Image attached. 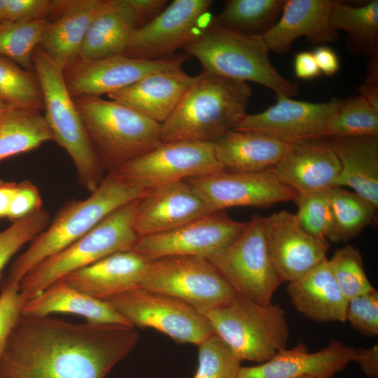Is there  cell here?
<instances>
[{
    "mask_svg": "<svg viewBox=\"0 0 378 378\" xmlns=\"http://www.w3.org/2000/svg\"><path fill=\"white\" fill-rule=\"evenodd\" d=\"M24 304L19 283L7 280L0 294V359Z\"/></svg>",
    "mask_w": 378,
    "mask_h": 378,
    "instance_id": "43",
    "label": "cell"
},
{
    "mask_svg": "<svg viewBox=\"0 0 378 378\" xmlns=\"http://www.w3.org/2000/svg\"><path fill=\"white\" fill-rule=\"evenodd\" d=\"M52 313L78 315L92 323L132 326L106 301L94 298L73 288L62 278L24 302L21 312L32 316H46Z\"/></svg>",
    "mask_w": 378,
    "mask_h": 378,
    "instance_id": "27",
    "label": "cell"
},
{
    "mask_svg": "<svg viewBox=\"0 0 378 378\" xmlns=\"http://www.w3.org/2000/svg\"><path fill=\"white\" fill-rule=\"evenodd\" d=\"M141 288L177 298L202 315L237 295L206 258L197 256L148 260Z\"/></svg>",
    "mask_w": 378,
    "mask_h": 378,
    "instance_id": "9",
    "label": "cell"
},
{
    "mask_svg": "<svg viewBox=\"0 0 378 378\" xmlns=\"http://www.w3.org/2000/svg\"><path fill=\"white\" fill-rule=\"evenodd\" d=\"M330 197L332 221L327 240L347 242L376 223L378 208L354 191L332 188Z\"/></svg>",
    "mask_w": 378,
    "mask_h": 378,
    "instance_id": "33",
    "label": "cell"
},
{
    "mask_svg": "<svg viewBox=\"0 0 378 378\" xmlns=\"http://www.w3.org/2000/svg\"><path fill=\"white\" fill-rule=\"evenodd\" d=\"M330 190L298 194L294 199L300 224L310 234L328 241L332 221Z\"/></svg>",
    "mask_w": 378,
    "mask_h": 378,
    "instance_id": "40",
    "label": "cell"
},
{
    "mask_svg": "<svg viewBox=\"0 0 378 378\" xmlns=\"http://www.w3.org/2000/svg\"><path fill=\"white\" fill-rule=\"evenodd\" d=\"M323 136L329 139L378 137V111L359 95L343 99L326 122Z\"/></svg>",
    "mask_w": 378,
    "mask_h": 378,
    "instance_id": "36",
    "label": "cell"
},
{
    "mask_svg": "<svg viewBox=\"0 0 378 378\" xmlns=\"http://www.w3.org/2000/svg\"><path fill=\"white\" fill-rule=\"evenodd\" d=\"M148 260L127 250L108 255L62 279L73 288L101 300L141 288Z\"/></svg>",
    "mask_w": 378,
    "mask_h": 378,
    "instance_id": "23",
    "label": "cell"
},
{
    "mask_svg": "<svg viewBox=\"0 0 378 378\" xmlns=\"http://www.w3.org/2000/svg\"><path fill=\"white\" fill-rule=\"evenodd\" d=\"M141 199L115 209L80 239L29 270L19 283L24 302L68 274L113 253L130 250L138 239L134 220Z\"/></svg>",
    "mask_w": 378,
    "mask_h": 378,
    "instance_id": "7",
    "label": "cell"
},
{
    "mask_svg": "<svg viewBox=\"0 0 378 378\" xmlns=\"http://www.w3.org/2000/svg\"><path fill=\"white\" fill-rule=\"evenodd\" d=\"M198 346V365L193 378H237L241 362L215 333Z\"/></svg>",
    "mask_w": 378,
    "mask_h": 378,
    "instance_id": "39",
    "label": "cell"
},
{
    "mask_svg": "<svg viewBox=\"0 0 378 378\" xmlns=\"http://www.w3.org/2000/svg\"><path fill=\"white\" fill-rule=\"evenodd\" d=\"M43 200L38 188L29 181L17 183L7 219L11 223L43 209Z\"/></svg>",
    "mask_w": 378,
    "mask_h": 378,
    "instance_id": "45",
    "label": "cell"
},
{
    "mask_svg": "<svg viewBox=\"0 0 378 378\" xmlns=\"http://www.w3.org/2000/svg\"><path fill=\"white\" fill-rule=\"evenodd\" d=\"M207 260L237 293L262 304L272 302L283 283L270 256L259 214L228 246Z\"/></svg>",
    "mask_w": 378,
    "mask_h": 378,
    "instance_id": "10",
    "label": "cell"
},
{
    "mask_svg": "<svg viewBox=\"0 0 378 378\" xmlns=\"http://www.w3.org/2000/svg\"><path fill=\"white\" fill-rule=\"evenodd\" d=\"M240 360L265 363L286 349L290 336L285 312L237 293L229 302L203 314Z\"/></svg>",
    "mask_w": 378,
    "mask_h": 378,
    "instance_id": "8",
    "label": "cell"
},
{
    "mask_svg": "<svg viewBox=\"0 0 378 378\" xmlns=\"http://www.w3.org/2000/svg\"><path fill=\"white\" fill-rule=\"evenodd\" d=\"M252 91L246 82L202 73L161 124L162 142H213L233 130L246 113Z\"/></svg>",
    "mask_w": 378,
    "mask_h": 378,
    "instance_id": "2",
    "label": "cell"
},
{
    "mask_svg": "<svg viewBox=\"0 0 378 378\" xmlns=\"http://www.w3.org/2000/svg\"><path fill=\"white\" fill-rule=\"evenodd\" d=\"M321 71L327 76H333L340 70V60L337 53L325 45L317 46L312 52Z\"/></svg>",
    "mask_w": 378,
    "mask_h": 378,
    "instance_id": "48",
    "label": "cell"
},
{
    "mask_svg": "<svg viewBox=\"0 0 378 378\" xmlns=\"http://www.w3.org/2000/svg\"><path fill=\"white\" fill-rule=\"evenodd\" d=\"M356 349L332 340L325 348L309 352L302 343L279 351L269 360L241 367L237 378H299L316 376L332 378L354 360Z\"/></svg>",
    "mask_w": 378,
    "mask_h": 378,
    "instance_id": "21",
    "label": "cell"
},
{
    "mask_svg": "<svg viewBox=\"0 0 378 378\" xmlns=\"http://www.w3.org/2000/svg\"><path fill=\"white\" fill-rule=\"evenodd\" d=\"M224 170L216 157L214 143L177 141L162 142L113 171L134 186L153 190Z\"/></svg>",
    "mask_w": 378,
    "mask_h": 378,
    "instance_id": "11",
    "label": "cell"
},
{
    "mask_svg": "<svg viewBox=\"0 0 378 378\" xmlns=\"http://www.w3.org/2000/svg\"><path fill=\"white\" fill-rule=\"evenodd\" d=\"M328 263L347 300L374 288L365 272L362 255L354 246L346 245L338 248L328 260Z\"/></svg>",
    "mask_w": 378,
    "mask_h": 378,
    "instance_id": "38",
    "label": "cell"
},
{
    "mask_svg": "<svg viewBox=\"0 0 378 378\" xmlns=\"http://www.w3.org/2000/svg\"><path fill=\"white\" fill-rule=\"evenodd\" d=\"M0 98L10 106L43 110L41 88L34 71L0 56Z\"/></svg>",
    "mask_w": 378,
    "mask_h": 378,
    "instance_id": "37",
    "label": "cell"
},
{
    "mask_svg": "<svg viewBox=\"0 0 378 378\" xmlns=\"http://www.w3.org/2000/svg\"><path fill=\"white\" fill-rule=\"evenodd\" d=\"M136 29L127 0H106L89 27L78 58L96 59L123 54Z\"/></svg>",
    "mask_w": 378,
    "mask_h": 378,
    "instance_id": "30",
    "label": "cell"
},
{
    "mask_svg": "<svg viewBox=\"0 0 378 378\" xmlns=\"http://www.w3.org/2000/svg\"><path fill=\"white\" fill-rule=\"evenodd\" d=\"M287 293L297 311L316 322L346 321L348 300L338 286L328 260L289 282Z\"/></svg>",
    "mask_w": 378,
    "mask_h": 378,
    "instance_id": "25",
    "label": "cell"
},
{
    "mask_svg": "<svg viewBox=\"0 0 378 378\" xmlns=\"http://www.w3.org/2000/svg\"><path fill=\"white\" fill-rule=\"evenodd\" d=\"M54 141L41 111L10 106L0 114V162Z\"/></svg>",
    "mask_w": 378,
    "mask_h": 378,
    "instance_id": "31",
    "label": "cell"
},
{
    "mask_svg": "<svg viewBox=\"0 0 378 378\" xmlns=\"http://www.w3.org/2000/svg\"><path fill=\"white\" fill-rule=\"evenodd\" d=\"M359 96L378 111V83L365 82L358 88Z\"/></svg>",
    "mask_w": 378,
    "mask_h": 378,
    "instance_id": "51",
    "label": "cell"
},
{
    "mask_svg": "<svg viewBox=\"0 0 378 378\" xmlns=\"http://www.w3.org/2000/svg\"><path fill=\"white\" fill-rule=\"evenodd\" d=\"M299 378H323V377H316V376H304Z\"/></svg>",
    "mask_w": 378,
    "mask_h": 378,
    "instance_id": "53",
    "label": "cell"
},
{
    "mask_svg": "<svg viewBox=\"0 0 378 378\" xmlns=\"http://www.w3.org/2000/svg\"><path fill=\"white\" fill-rule=\"evenodd\" d=\"M48 24L46 18L1 22L0 56L25 70L34 71L32 55Z\"/></svg>",
    "mask_w": 378,
    "mask_h": 378,
    "instance_id": "35",
    "label": "cell"
},
{
    "mask_svg": "<svg viewBox=\"0 0 378 378\" xmlns=\"http://www.w3.org/2000/svg\"><path fill=\"white\" fill-rule=\"evenodd\" d=\"M283 0H228L214 22L244 34L262 36L278 20Z\"/></svg>",
    "mask_w": 378,
    "mask_h": 378,
    "instance_id": "34",
    "label": "cell"
},
{
    "mask_svg": "<svg viewBox=\"0 0 378 378\" xmlns=\"http://www.w3.org/2000/svg\"><path fill=\"white\" fill-rule=\"evenodd\" d=\"M48 212L42 209L0 232V274L11 258L26 243L32 241L50 224Z\"/></svg>",
    "mask_w": 378,
    "mask_h": 378,
    "instance_id": "41",
    "label": "cell"
},
{
    "mask_svg": "<svg viewBox=\"0 0 378 378\" xmlns=\"http://www.w3.org/2000/svg\"><path fill=\"white\" fill-rule=\"evenodd\" d=\"M330 23L347 34V46L353 54L366 57L378 55V1L354 6L336 1Z\"/></svg>",
    "mask_w": 378,
    "mask_h": 378,
    "instance_id": "32",
    "label": "cell"
},
{
    "mask_svg": "<svg viewBox=\"0 0 378 378\" xmlns=\"http://www.w3.org/2000/svg\"><path fill=\"white\" fill-rule=\"evenodd\" d=\"M262 227L270 256L283 283L297 280L327 259L328 241L307 232L295 214L282 210L262 216Z\"/></svg>",
    "mask_w": 378,
    "mask_h": 378,
    "instance_id": "17",
    "label": "cell"
},
{
    "mask_svg": "<svg viewBox=\"0 0 378 378\" xmlns=\"http://www.w3.org/2000/svg\"><path fill=\"white\" fill-rule=\"evenodd\" d=\"M187 59L178 55L148 60L123 54L96 59L77 58L63 69V75L73 98L99 97L122 90L150 74L181 68Z\"/></svg>",
    "mask_w": 378,
    "mask_h": 378,
    "instance_id": "14",
    "label": "cell"
},
{
    "mask_svg": "<svg viewBox=\"0 0 378 378\" xmlns=\"http://www.w3.org/2000/svg\"><path fill=\"white\" fill-rule=\"evenodd\" d=\"M63 1L4 0L1 22L45 18L47 14L58 12Z\"/></svg>",
    "mask_w": 378,
    "mask_h": 378,
    "instance_id": "44",
    "label": "cell"
},
{
    "mask_svg": "<svg viewBox=\"0 0 378 378\" xmlns=\"http://www.w3.org/2000/svg\"><path fill=\"white\" fill-rule=\"evenodd\" d=\"M9 106H10V105L8 104L1 98H0V114Z\"/></svg>",
    "mask_w": 378,
    "mask_h": 378,
    "instance_id": "52",
    "label": "cell"
},
{
    "mask_svg": "<svg viewBox=\"0 0 378 378\" xmlns=\"http://www.w3.org/2000/svg\"><path fill=\"white\" fill-rule=\"evenodd\" d=\"M213 213L234 206L265 207L293 201L298 193L270 169L257 172L221 171L186 180Z\"/></svg>",
    "mask_w": 378,
    "mask_h": 378,
    "instance_id": "15",
    "label": "cell"
},
{
    "mask_svg": "<svg viewBox=\"0 0 378 378\" xmlns=\"http://www.w3.org/2000/svg\"><path fill=\"white\" fill-rule=\"evenodd\" d=\"M17 183L0 180V220L7 218Z\"/></svg>",
    "mask_w": 378,
    "mask_h": 378,
    "instance_id": "50",
    "label": "cell"
},
{
    "mask_svg": "<svg viewBox=\"0 0 378 378\" xmlns=\"http://www.w3.org/2000/svg\"><path fill=\"white\" fill-rule=\"evenodd\" d=\"M346 321L367 336L378 335V290L375 288L348 300Z\"/></svg>",
    "mask_w": 378,
    "mask_h": 378,
    "instance_id": "42",
    "label": "cell"
},
{
    "mask_svg": "<svg viewBox=\"0 0 378 378\" xmlns=\"http://www.w3.org/2000/svg\"><path fill=\"white\" fill-rule=\"evenodd\" d=\"M272 174L298 194L335 187L340 172L338 158L324 139H308L289 143Z\"/></svg>",
    "mask_w": 378,
    "mask_h": 378,
    "instance_id": "19",
    "label": "cell"
},
{
    "mask_svg": "<svg viewBox=\"0 0 378 378\" xmlns=\"http://www.w3.org/2000/svg\"><path fill=\"white\" fill-rule=\"evenodd\" d=\"M363 372L371 378H378V345L356 349L354 358Z\"/></svg>",
    "mask_w": 378,
    "mask_h": 378,
    "instance_id": "49",
    "label": "cell"
},
{
    "mask_svg": "<svg viewBox=\"0 0 378 378\" xmlns=\"http://www.w3.org/2000/svg\"><path fill=\"white\" fill-rule=\"evenodd\" d=\"M327 142L340 164L335 187L351 188L378 208V137L335 138Z\"/></svg>",
    "mask_w": 378,
    "mask_h": 378,
    "instance_id": "28",
    "label": "cell"
},
{
    "mask_svg": "<svg viewBox=\"0 0 378 378\" xmlns=\"http://www.w3.org/2000/svg\"><path fill=\"white\" fill-rule=\"evenodd\" d=\"M139 338L132 326L21 314L0 359V378H104Z\"/></svg>",
    "mask_w": 378,
    "mask_h": 378,
    "instance_id": "1",
    "label": "cell"
},
{
    "mask_svg": "<svg viewBox=\"0 0 378 378\" xmlns=\"http://www.w3.org/2000/svg\"><path fill=\"white\" fill-rule=\"evenodd\" d=\"M32 63L43 94V115L54 141L66 151L78 183L91 193L102 181L104 169L67 89L63 69L39 46L33 53Z\"/></svg>",
    "mask_w": 378,
    "mask_h": 378,
    "instance_id": "6",
    "label": "cell"
},
{
    "mask_svg": "<svg viewBox=\"0 0 378 378\" xmlns=\"http://www.w3.org/2000/svg\"><path fill=\"white\" fill-rule=\"evenodd\" d=\"M74 100L104 170L113 171L162 143L161 124L127 106L99 97Z\"/></svg>",
    "mask_w": 378,
    "mask_h": 378,
    "instance_id": "5",
    "label": "cell"
},
{
    "mask_svg": "<svg viewBox=\"0 0 378 378\" xmlns=\"http://www.w3.org/2000/svg\"><path fill=\"white\" fill-rule=\"evenodd\" d=\"M246 223L216 211L167 232L139 237L131 250L148 260L182 255L209 259L228 246Z\"/></svg>",
    "mask_w": 378,
    "mask_h": 378,
    "instance_id": "13",
    "label": "cell"
},
{
    "mask_svg": "<svg viewBox=\"0 0 378 378\" xmlns=\"http://www.w3.org/2000/svg\"><path fill=\"white\" fill-rule=\"evenodd\" d=\"M195 78L181 68L156 71L107 96L162 124L174 111Z\"/></svg>",
    "mask_w": 378,
    "mask_h": 378,
    "instance_id": "24",
    "label": "cell"
},
{
    "mask_svg": "<svg viewBox=\"0 0 378 378\" xmlns=\"http://www.w3.org/2000/svg\"><path fill=\"white\" fill-rule=\"evenodd\" d=\"M127 1L135 15L137 28L153 20L169 4L166 0H127Z\"/></svg>",
    "mask_w": 378,
    "mask_h": 378,
    "instance_id": "46",
    "label": "cell"
},
{
    "mask_svg": "<svg viewBox=\"0 0 378 378\" xmlns=\"http://www.w3.org/2000/svg\"><path fill=\"white\" fill-rule=\"evenodd\" d=\"M150 191L126 182L114 171L108 172L86 199L72 200L58 211L48 226L14 261L7 280L20 283L38 263L80 239L115 209Z\"/></svg>",
    "mask_w": 378,
    "mask_h": 378,
    "instance_id": "3",
    "label": "cell"
},
{
    "mask_svg": "<svg viewBox=\"0 0 378 378\" xmlns=\"http://www.w3.org/2000/svg\"><path fill=\"white\" fill-rule=\"evenodd\" d=\"M106 0L64 1L59 18L46 29L39 47L64 69L78 57L89 27Z\"/></svg>",
    "mask_w": 378,
    "mask_h": 378,
    "instance_id": "26",
    "label": "cell"
},
{
    "mask_svg": "<svg viewBox=\"0 0 378 378\" xmlns=\"http://www.w3.org/2000/svg\"><path fill=\"white\" fill-rule=\"evenodd\" d=\"M293 69L295 76L303 80L314 79L320 76L321 74L314 55L310 51H301L295 54Z\"/></svg>",
    "mask_w": 378,
    "mask_h": 378,
    "instance_id": "47",
    "label": "cell"
},
{
    "mask_svg": "<svg viewBox=\"0 0 378 378\" xmlns=\"http://www.w3.org/2000/svg\"><path fill=\"white\" fill-rule=\"evenodd\" d=\"M211 0H174L153 20L137 28L123 55L141 59L173 57L200 31V20L208 14Z\"/></svg>",
    "mask_w": 378,
    "mask_h": 378,
    "instance_id": "16",
    "label": "cell"
},
{
    "mask_svg": "<svg viewBox=\"0 0 378 378\" xmlns=\"http://www.w3.org/2000/svg\"><path fill=\"white\" fill-rule=\"evenodd\" d=\"M183 49L196 57L204 73L253 82L276 96L291 97L298 93V84L284 78L271 62L270 50L261 36L236 32L213 21Z\"/></svg>",
    "mask_w": 378,
    "mask_h": 378,
    "instance_id": "4",
    "label": "cell"
},
{
    "mask_svg": "<svg viewBox=\"0 0 378 378\" xmlns=\"http://www.w3.org/2000/svg\"><path fill=\"white\" fill-rule=\"evenodd\" d=\"M105 301L132 326L155 329L178 343L197 346L214 334L204 315L174 297L139 288Z\"/></svg>",
    "mask_w": 378,
    "mask_h": 378,
    "instance_id": "12",
    "label": "cell"
},
{
    "mask_svg": "<svg viewBox=\"0 0 378 378\" xmlns=\"http://www.w3.org/2000/svg\"><path fill=\"white\" fill-rule=\"evenodd\" d=\"M206 202L186 181L151 190L140 200L134 220L138 236L167 232L211 214Z\"/></svg>",
    "mask_w": 378,
    "mask_h": 378,
    "instance_id": "20",
    "label": "cell"
},
{
    "mask_svg": "<svg viewBox=\"0 0 378 378\" xmlns=\"http://www.w3.org/2000/svg\"><path fill=\"white\" fill-rule=\"evenodd\" d=\"M289 143L253 132L231 130L214 142L216 157L225 170L257 172L274 167Z\"/></svg>",
    "mask_w": 378,
    "mask_h": 378,
    "instance_id": "29",
    "label": "cell"
},
{
    "mask_svg": "<svg viewBox=\"0 0 378 378\" xmlns=\"http://www.w3.org/2000/svg\"><path fill=\"white\" fill-rule=\"evenodd\" d=\"M343 99L314 103L276 96V102L261 113L246 114L234 129L264 134L287 143L324 139L323 128Z\"/></svg>",
    "mask_w": 378,
    "mask_h": 378,
    "instance_id": "18",
    "label": "cell"
},
{
    "mask_svg": "<svg viewBox=\"0 0 378 378\" xmlns=\"http://www.w3.org/2000/svg\"><path fill=\"white\" fill-rule=\"evenodd\" d=\"M337 1L286 0L280 16L262 38L270 51L287 52L300 37H306L320 46L335 42L337 31L330 23V16Z\"/></svg>",
    "mask_w": 378,
    "mask_h": 378,
    "instance_id": "22",
    "label": "cell"
}]
</instances>
